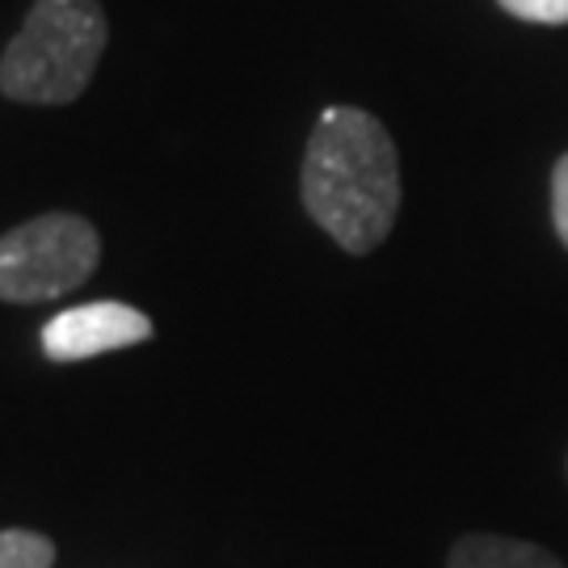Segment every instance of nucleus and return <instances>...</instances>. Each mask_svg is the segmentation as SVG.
<instances>
[{
    "label": "nucleus",
    "instance_id": "obj_4",
    "mask_svg": "<svg viewBox=\"0 0 568 568\" xmlns=\"http://www.w3.org/2000/svg\"><path fill=\"white\" fill-rule=\"evenodd\" d=\"M148 337H152L148 312L119 304V300H102V304H81L51 316L42 325V354L51 363H84V358H98V354L140 345Z\"/></svg>",
    "mask_w": 568,
    "mask_h": 568
},
{
    "label": "nucleus",
    "instance_id": "obj_3",
    "mask_svg": "<svg viewBox=\"0 0 568 568\" xmlns=\"http://www.w3.org/2000/svg\"><path fill=\"white\" fill-rule=\"evenodd\" d=\"M102 241L98 227L51 211L39 220H26L0 236V300L4 304H42L60 300L98 270Z\"/></svg>",
    "mask_w": 568,
    "mask_h": 568
},
{
    "label": "nucleus",
    "instance_id": "obj_8",
    "mask_svg": "<svg viewBox=\"0 0 568 568\" xmlns=\"http://www.w3.org/2000/svg\"><path fill=\"white\" fill-rule=\"evenodd\" d=\"M551 224L568 248V152L556 161V173H551Z\"/></svg>",
    "mask_w": 568,
    "mask_h": 568
},
{
    "label": "nucleus",
    "instance_id": "obj_6",
    "mask_svg": "<svg viewBox=\"0 0 568 568\" xmlns=\"http://www.w3.org/2000/svg\"><path fill=\"white\" fill-rule=\"evenodd\" d=\"M55 544L39 530H0V568H51Z\"/></svg>",
    "mask_w": 568,
    "mask_h": 568
},
{
    "label": "nucleus",
    "instance_id": "obj_7",
    "mask_svg": "<svg viewBox=\"0 0 568 568\" xmlns=\"http://www.w3.org/2000/svg\"><path fill=\"white\" fill-rule=\"evenodd\" d=\"M506 13L523 21H539V26H565L568 0H497Z\"/></svg>",
    "mask_w": 568,
    "mask_h": 568
},
{
    "label": "nucleus",
    "instance_id": "obj_2",
    "mask_svg": "<svg viewBox=\"0 0 568 568\" xmlns=\"http://www.w3.org/2000/svg\"><path fill=\"white\" fill-rule=\"evenodd\" d=\"M98 0H34L0 60V93L26 105H68L93 81L105 51Z\"/></svg>",
    "mask_w": 568,
    "mask_h": 568
},
{
    "label": "nucleus",
    "instance_id": "obj_5",
    "mask_svg": "<svg viewBox=\"0 0 568 568\" xmlns=\"http://www.w3.org/2000/svg\"><path fill=\"white\" fill-rule=\"evenodd\" d=\"M447 568H565L548 548L506 535H464L447 556Z\"/></svg>",
    "mask_w": 568,
    "mask_h": 568
},
{
    "label": "nucleus",
    "instance_id": "obj_1",
    "mask_svg": "<svg viewBox=\"0 0 568 568\" xmlns=\"http://www.w3.org/2000/svg\"><path fill=\"white\" fill-rule=\"evenodd\" d=\"M304 206L345 253L387 241L400 211V161L387 126L358 105H328L304 152Z\"/></svg>",
    "mask_w": 568,
    "mask_h": 568
}]
</instances>
